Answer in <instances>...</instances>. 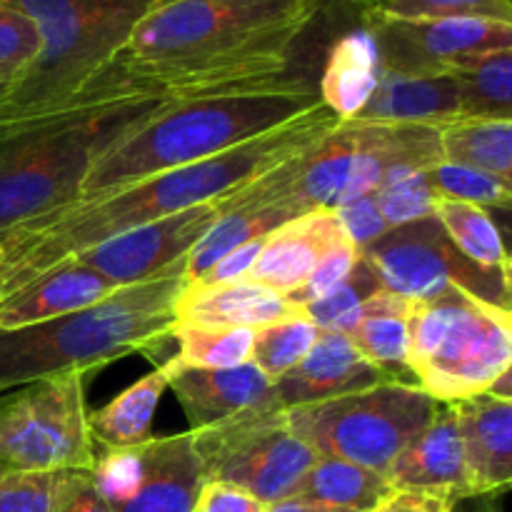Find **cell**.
Returning <instances> with one entry per match:
<instances>
[{
	"label": "cell",
	"mask_w": 512,
	"mask_h": 512,
	"mask_svg": "<svg viewBox=\"0 0 512 512\" xmlns=\"http://www.w3.org/2000/svg\"><path fill=\"white\" fill-rule=\"evenodd\" d=\"M113 290L118 288L103 275L90 270L80 260L68 258L0 300V328H20V325L78 313Z\"/></svg>",
	"instance_id": "22"
},
{
	"label": "cell",
	"mask_w": 512,
	"mask_h": 512,
	"mask_svg": "<svg viewBox=\"0 0 512 512\" xmlns=\"http://www.w3.org/2000/svg\"><path fill=\"white\" fill-rule=\"evenodd\" d=\"M205 473L193 435H165L143 443V480L113 512H195Z\"/></svg>",
	"instance_id": "21"
},
{
	"label": "cell",
	"mask_w": 512,
	"mask_h": 512,
	"mask_svg": "<svg viewBox=\"0 0 512 512\" xmlns=\"http://www.w3.org/2000/svg\"><path fill=\"white\" fill-rule=\"evenodd\" d=\"M268 505L260 503L245 490L225 483H205L200 490L195 512H265Z\"/></svg>",
	"instance_id": "44"
},
{
	"label": "cell",
	"mask_w": 512,
	"mask_h": 512,
	"mask_svg": "<svg viewBox=\"0 0 512 512\" xmlns=\"http://www.w3.org/2000/svg\"><path fill=\"white\" fill-rule=\"evenodd\" d=\"M320 65L323 63L300 68L275 83L170 95L158 113L95 160L78 200L113 193L135 180L208 160L320 108Z\"/></svg>",
	"instance_id": "3"
},
{
	"label": "cell",
	"mask_w": 512,
	"mask_h": 512,
	"mask_svg": "<svg viewBox=\"0 0 512 512\" xmlns=\"http://www.w3.org/2000/svg\"><path fill=\"white\" fill-rule=\"evenodd\" d=\"M205 483L245 490L263 505L293 498L320 455L290 430L285 410L258 408L203 430H190Z\"/></svg>",
	"instance_id": "10"
},
{
	"label": "cell",
	"mask_w": 512,
	"mask_h": 512,
	"mask_svg": "<svg viewBox=\"0 0 512 512\" xmlns=\"http://www.w3.org/2000/svg\"><path fill=\"white\" fill-rule=\"evenodd\" d=\"M428 175L438 198L460 200V203L478 205L485 210H510L512 205L510 180L498 178V175L448 163V160H440L438 165H433Z\"/></svg>",
	"instance_id": "35"
},
{
	"label": "cell",
	"mask_w": 512,
	"mask_h": 512,
	"mask_svg": "<svg viewBox=\"0 0 512 512\" xmlns=\"http://www.w3.org/2000/svg\"><path fill=\"white\" fill-rule=\"evenodd\" d=\"M165 390H168V368L163 363L108 405L88 413V428L95 448H135L150 440V425Z\"/></svg>",
	"instance_id": "26"
},
{
	"label": "cell",
	"mask_w": 512,
	"mask_h": 512,
	"mask_svg": "<svg viewBox=\"0 0 512 512\" xmlns=\"http://www.w3.org/2000/svg\"><path fill=\"white\" fill-rule=\"evenodd\" d=\"M443 160L512 178V120L458 118L440 128Z\"/></svg>",
	"instance_id": "29"
},
{
	"label": "cell",
	"mask_w": 512,
	"mask_h": 512,
	"mask_svg": "<svg viewBox=\"0 0 512 512\" xmlns=\"http://www.w3.org/2000/svg\"><path fill=\"white\" fill-rule=\"evenodd\" d=\"M343 240L348 238L333 210H313V213L298 215L265 235L263 248L245 280L290 295Z\"/></svg>",
	"instance_id": "19"
},
{
	"label": "cell",
	"mask_w": 512,
	"mask_h": 512,
	"mask_svg": "<svg viewBox=\"0 0 512 512\" xmlns=\"http://www.w3.org/2000/svg\"><path fill=\"white\" fill-rule=\"evenodd\" d=\"M265 512H340V510H330V508H320V505H310V503H303V500H280V503L275 505H268V510Z\"/></svg>",
	"instance_id": "47"
},
{
	"label": "cell",
	"mask_w": 512,
	"mask_h": 512,
	"mask_svg": "<svg viewBox=\"0 0 512 512\" xmlns=\"http://www.w3.org/2000/svg\"><path fill=\"white\" fill-rule=\"evenodd\" d=\"M95 450L83 373H60L0 395L3 468L20 473H90Z\"/></svg>",
	"instance_id": "9"
},
{
	"label": "cell",
	"mask_w": 512,
	"mask_h": 512,
	"mask_svg": "<svg viewBox=\"0 0 512 512\" xmlns=\"http://www.w3.org/2000/svg\"><path fill=\"white\" fill-rule=\"evenodd\" d=\"M510 365V310L463 290L410 300L408 370L430 398L460 403L488 393Z\"/></svg>",
	"instance_id": "7"
},
{
	"label": "cell",
	"mask_w": 512,
	"mask_h": 512,
	"mask_svg": "<svg viewBox=\"0 0 512 512\" xmlns=\"http://www.w3.org/2000/svg\"><path fill=\"white\" fill-rule=\"evenodd\" d=\"M380 285L408 300H430L450 290L510 310V280L465 258L435 215L395 225L360 250Z\"/></svg>",
	"instance_id": "11"
},
{
	"label": "cell",
	"mask_w": 512,
	"mask_h": 512,
	"mask_svg": "<svg viewBox=\"0 0 512 512\" xmlns=\"http://www.w3.org/2000/svg\"><path fill=\"white\" fill-rule=\"evenodd\" d=\"M58 512H113L110 505L105 503L103 495L95 490L90 473H78L73 470L65 488L63 500H60Z\"/></svg>",
	"instance_id": "45"
},
{
	"label": "cell",
	"mask_w": 512,
	"mask_h": 512,
	"mask_svg": "<svg viewBox=\"0 0 512 512\" xmlns=\"http://www.w3.org/2000/svg\"><path fill=\"white\" fill-rule=\"evenodd\" d=\"M373 512H455V503L433 495L393 490Z\"/></svg>",
	"instance_id": "46"
},
{
	"label": "cell",
	"mask_w": 512,
	"mask_h": 512,
	"mask_svg": "<svg viewBox=\"0 0 512 512\" xmlns=\"http://www.w3.org/2000/svg\"><path fill=\"white\" fill-rule=\"evenodd\" d=\"M185 263L155 280L113 290L90 308L43 323L0 328V395L60 373L100 370L130 353H158L170 340Z\"/></svg>",
	"instance_id": "4"
},
{
	"label": "cell",
	"mask_w": 512,
	"mask_h": 512,
	"mask_svg": "<svg viewBox=\"0 0 512 512\" xmlns=\"http://www.w3.org/2000/svg\"><path fill=\"white\" fill-rule=\"evenodd\" d=\"M360 3L168 0L140 20L123 50L90 78L73 103L275 83L323 63L333 35L358 13Z\"/></svg>",
	"instance_id": "1"
},
{
	"label": "cell",
	"mask_w": 512,
	"mask_h": 512,
	"mask_svg": "<svg viewBox=\"0 0 512 512\" xmlns=\"http://www.w3.org/2000/svg\"><path fill=\"white\" fill-rule=\"evenodd\" d=\"M393 493L388 478L338 458H318L295 488L293 500L340 512H373Z\"/></svg>",
	"instance_id": "27"
},
{
	"label": "cell",
	"mask_w": 512,
	"mask_h": 512,
	"mask_svg": "<svg viewBox=\"0 0 512 512\" xmlns=\"http://www.w3.org/2000/svg\"><path fill=\"white\" fill-rule=\"evenodd\" d=\"M215 220H218V205H195L170 218L138 225L115 238L103 240L75 255V260L103 275L115 288L148 283L188 258L190 250L203 240Z\"/></svg>",
	"instance_id": "13"
},
{
	"label": "cell",
	"mask_w": 512,
	"mask_h": 512,
	"mask_svg": "<svg viewBox=\"0 0 512 512\" xmlns=\"http://www.w3.org/2000/svg\"><path fill=\"white\" fill-rule=\"evenodd\" d=\"M358 260H360V250L355 248L350 240L338 243L323 260H320L318 268L310 273V278L305 280L298 290H293V293L288 295L290 303L300 310L303 305L315 303L318 298H323L325 293H330V290H333L335 285H338L340 280L355 268Z\"/></svg>",
	"instance_id": "41"
},
{
	"label": "cell",
	"mask_w": 512,
	"mask_h": 512,
	"mask_svg": "<svg viewBox=\"0 0 512 512\" xmlns=\"http://www.w3.org/2000/svg\"><path fill=\"white\" fill-rule=\"evenodd\" d=\"M433 215L465 258L473 260L478 268L510 280V258L503 243V233L490 218L488 210L460 203V200L438 198L433 205Z\"/></svg>",
	"instance_id": "30"
},
{
	"label": "cell",
	"mask_w": 512,
	"mask_h": 512,
	"mask_svg": "<svg viewBox=\"0 0 512 512\" xmlns=\"http://www.w3.org/2000/svg\"><path fill=\"white\" fill-rule=\"evenodd\" d=\"M458 118L463 108L453 75L380 73L373 95L353 120L443 128Z\"/></svg>",
	"instance_id": "24"
},
{
	"label": "cell",
	"mask_w": 512,
	"mask_h": 512,
	"mask_svg": "<svg viewBox=\"0 0 512 512\" xmlns=\"http://www.w3.org/2000/svg\"><path fill=\"white\" fill-rule=\"evenodd\" d=\"M378 290H383L380 278L370 268L368 260L360 255L355 268L335 285L330 293L318 298L315 303H308L300 308V315L315 325L318 330H333V333H345L353 315L358 313L360 305L368 298H373Z\"/></svg>",
	"instance_id": "34"
},
{
	"label": "cell",
	"mask_w": 512,
	"mask_h": 512,
	"mask_svg": "<svg viewBox=\"0 0 512 512\" xmlns=\"http://www.w3.org/2000/svg\"><path fill=\"white\" fill-rule=\"evenodd\" d=\"M355 128L353 165L340 205L375 193L385 180L405 173H423L443 160L440 128L405 123H365L350 120Z\"/></svg>",
	"instance_id": "14"
},
{
	"label": "cell",
	"mask_w": 512,
	"mask_h": 512,
	"mask_svg": "<svg viewBox=\"0 0 512 512\" xmlns=\"http://www.w3.org/2000/svg\"><path fill=\"white\" fill-rule=\"evenodd\" d=\"M370 8L400 20L483 18L512 23V0H370Z\"/></svg>",
	"instance_id": "36"
},
{
	"label": "cell",
	"mask_w": 512,
	"mask_h": 512,
	"mask_svg": "<svg viewBox=\"0 0 512 512\" xmlns=\"http://www.w3.org/2000/svg\"><path fill=\"white\" fill-rule=\"evenodd\" d=\"M385 478L390 488L405 493L433 495L450 503L470 498L453 403H440L435 418L400 450Z\"/></svg>",
	"instance_id": "15"
},
{
	"label": "cell",
	"mask_w": 512,
	"mask_h": 512,
	"mask_svg": "<svg viewBox=\"0 0 512 512\" xmlns=\"http://www.w3.org/2000/svg\"><path fill=\"white\" fill-rule=\"evenodd\" d=\"M408 315L410 300L383 288L360 305L343 335L358 350L360 358L375 365L390 380H403L400 375H410Z\"/></svg>",
	"instance_id": "25"
},
{
	"label": "cell",
	"mask_w": 512,
	"mask_h": 512,
	"mask_svg": "<svg viewBox=\"0 0 512 512\" xmlns=\"http://www.w3.org/2000/svg\"><path fill=\"white\" fill-rule=\"evenodd\" d=\"M438 408V400L420 385L383 380L358 393L288 408L285 420L320 458L388 475L400 450L435 418Z\"/></svg>",
	"instance_id": "8"
},
{
	"label": "cell",
	"mask_w": 512,
	"mask_h": 512,
	"mask_svg": "<svg viewBox=\"0 0 512 512\" xmlns=\"http://www.w3.org/2000/svg\"><path fill=\"white\" fill-rule=\"evenodd\" d=\"M265 238L250 240V243L238 245L235 250H230L228 255L218 260V263L210 265L200 278L190 280L193 285H223V283H235V280H245V275L253 268L255 258H258L260 248H263Z\"/></svg>",
	"instance_id": "43"
},
{
	"label": "cell",
	"mask_w": 512,
	"mask_h": 512,
	"mask_svg": "<svg viewBox=\"0 0 512 512\" xmlns=\"http://www.w3.org/2000/svg\"><path fill=\"white\" fill-rule=\"evenodd\" d=\"M38 50L40 33L33 20L10 0H0V95L28 70Z\"/></svg>",
	"instance_id": "38"
},
{
	"label": "cell",
	"mask_w": 512,
	"mask_h": 512,
	"mask_svg": "<svg viewBox=\"0 0 512 512\" xmlns=\"http://www.w3.org/2000/svg\"><path fill=\"white\" fill-rule=\"evenodd\" d=\"M338 115L325 105L208 160L135 180L113 193L73 200L15 228L0 243V300L83 250L203 203H218L265 170L323 140Z\"/></svg>",
	"instance_id": "2"
},
{
	"label": "cell",
	"mask_w": 512,
	"mask_h": 512,
	"mask_svg": "<svg viewBox=\"0 0 512 512\" xmlns=\"http://www.w3.org/2000/svg\"><path fill=\"white\" fill-rule=\"evenodd\" d=\"M360 18L378 45L380 73L450 75L483 55L512 50V23L483 18L400 20L363 0Z\"/></svg>",
	"instance_id": "12"
},
{
	"label": "cell",
	"mask_w": 512,
	"mask_h": 512,
	"mask_svg": "<svg viewBox=\"0 0 512 512\" xmlns=\"http://www.w3.org/2000/svg\"><path fill=\"white\" fill-rule=\"evenodd\" d=\"M165 368H168V388L183 405L190 430L210 428L248 410L275 408L273 383L253 363L203 370L180 368L168 358Z\"/></svg>",
	"instance_id": "17"
},
{
	"label": "cell",
	"mask_w": 512,
	"mask_h": 512,
	"mask_svg": "<svg viewBox=\"0 0 512 512\" xmlns=\"http://www.w3.org/2000/svg\"><path fill=\"white\" fill-rule=\"evenodd\" d=\"M35 23L40 50L0 95V130L58 113L168 0H10Z\"/></svg>",
	"instance_id": "6"
},
{
	"label": "cell",
	"mask_w": 512,
	"mask_h": 512,
	"mask_svg": "<svg viewBox=\"0 0 512 512\" xmlns=\"http://www.w3.org/2000/svg\"><path fill=\"white\" fill-rule=\"evenodd\" d=\"M70 473H20L0 465V512H58Z\"/></svg>",
	"instance_id": "37"
},
{
	"label": "cell",
	"mask_w": 512,
	"mask_h": 512,
	"mask_svg": "<svg viewBox=\"0 0 512 512\" xmlns=\"http://www.w3.org/2000/svg\"><path fill=\"white\" fill-rule=\"evenodd\" d=\"M168 100L128 95L75 103L0 130V243L20 225L78 200L95 160Z\"/></svg>",
	"instance_id": "5"
},
{
	"label": "cell",
	"mask_w": 512,
	"mask_h": 512,
	"mask_svg": "<svg viewBox=\"0 0 512 512\" xmlns=\"http://www.w3.org/2000/svg\"><path fill=\"white\" fill-rule=\"evenodd\" d=\"M450 75L458 83L463 118L512 120V50L483 55Z\"/></svg>",
	"instance_id": "31"
},
{
	"label": "cell",
	"mask_w": 512,
	"mask_h": 512,
	"mask_svg": "<svg viewBox=\"0 0 512 512\" xmlns=\"http://www.w3.org/2000/svg\"><path fill=\"white\" fill-rule=\"evenodd\" d=\"M288 318H303L288 295L253 280L223 285L188 283L173 305V325L258 330Z\"/></svg>",
	"instance_id": "20"
},
{
	"label": "cell",
	"mask_w": 512,
	"mask_h": 512,
	"mask_svg": "<svg viewBox=\"0 0 512 512\" xmlns=\"http://www.w3.org/2000/svg\"><path fill=\"white\" fill-rule=\"evenodd\" d=\"M95 490L103 495L110 510L123 505L138 490L143 480V445L135 448L95 450V463L90 470Z\"/></svg>",
	"instance_id": "40"
},
{
	"label": "cell",
	"mask_w": 512,
	"mask_h": 512,
	"mask_svg": "<svg viewBox=\"0 0 512 512\" xmlns=\"http://www.w3.org/2000/svg\"><path fill=\"white\" fill-rule=\"evenodd\" d=\"M428 173L430 170L395 175V178L385 180L375 190L373 195L378 200V208L390 228L433 215V205L438 200V195H435Z\"/></svg>",
	"instance_id": "39"
},
{
	"label": "cell",
	"mask_w": 512,
	"mask_h": 512,
	"mask_svg": "<svg viewBox=\"0 0 512 512\" xmlns=\"http://www.w3.org/2000/svg\"><path fill=\"white\" fill-rule=\"evenodd\" d=\"M470 498L498 495L512 483V398L493 393L453 403Z\"/></svg>",
	"instance_id": "18"
},
{
	"label": "cell",
	"mask_w": 512,
	"mask_h": 512,
	"mask_svg": "<svg viewBox=\"0 0 512 512\" xmlns=\"http://www.w3.org/2000/svg\"><path fill=\"white\" fill-rule=\"evenodd\" d=\"M383 380L390 378L368 360L360 358L358 350L348 343L343 333L320 330L310 353L273 383V403L280 410L323 403V400L373 388Z\"/></svg>",
	"instance_id": "16"
},
{
	"label": "cell",
	"mask_w": 512,
	"mask_h": 512,
	"mask_svg": "<svg viewBox=\"0 0 512 512\" xmlns=\"http://www.w3.org/2000/svg\"><path fill=\"white\" fill-rule=\"evenodd\" d=\"M170 338H178V355H170L180 368L223 370L250 363L253 330L248 328H200L173 325Z\"/></svg>",
	"instance_id": "32"
},
{
	"label": "cell",
	"mask_w": 512,
	"mask_h": 512,
	"mask_svg": "<svg viewBox=\"0 0 512 512\" xmlns=\"http://www.w3.org/2000/svg\"><path fill=\"white\" fill-rule=\"evenodd\" d=\"M320 330L305 318H288L253 330V353L250 363L275 383L290 368L300 363L318 340Z\"/></svg>",
	"instance_id": "33"
},
{
	"label": "cell",
	"mask_w": 512,
	"mask_h": 512,
	"mask_svg": "<svg viewBox=\"0 0 512 512\" xmlns=\"http://www.w3.org/2000/svg\"><path fill=\"white\" fill-rule=\"evenodd\" d=\"M360 8L333 35L320 65V100L340 120H353L363 110L380 78L378 45L360 18Z\"/></svg>",
	"instance_id": "23"
},
{
	"label": "cell",
	"mask_w": 512,
	"mask_h": 512,
	"mask_svg": "<svg viewBox=\"0 0 512 512\" xmlns=\"http://www.w3.org/2000/svg\"><path fill=\"white\" fill-rule=\"evenodd\" d=\"M298 215L300 213H295L288 205H245V208L225 210L210 225L203 240L190 250L188 263H185V278H188V283L200 278L210 265L218 263L230 250H235L243 243H250V240L265 238L275 228L290 223Z\"/></svg>",
	"instance_id": "28"
},
{
	"label": "cell",
	"mask_w": 512,
	"mask_h": 512,
	"mask_svg": "<svg viewBox=\"0 0 512 512\" xmlns=\"http://www.w3.org/2000/svg\"><path fill=\"white\" fill-rule=\"evenodd\" d=\"M335 218H338L340 228H343L345 238L355 245L358 250H363L365 245H370L373 240H378L380 235L388 233L390 225L385 223L383 213L378 208V200L375 195H363L358 200H350V203L338 205L333 208Z\"/></svg>",
	"instance_id": "42"
}]
</instances>
